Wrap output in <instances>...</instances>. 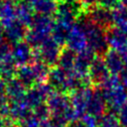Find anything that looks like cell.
<instances>
[{
	"mask_svg": "<svg viewBox=\"0 0 127 127\" xmlns=\"http://www.w3.org/2000/svg\"><path fill=\"white\" fill-rule=\"evenodd\" d=\"M55 20L51 16L36 14L26 36V42L33 48L38 49L52 36Z\"/></svg>",
	"mask_w": 127,
	"mask_h": 127,
	"instance_id": "1",
	"label": "cell"
},
{
	"mask_svg": "<svg viewBox=\"0 0 127 127\" xmlns=\"http://www.w3.org/2000/svg\"><path fill=\"white\" fill-rule=\"evenodd\" d=\"M78 23L84 30L87 46L95 53V55L103 57L109 50L106 40V30L93 23L86 15L80 18Z\"/></svg>",
	"mask_w": 127,
	"mask_h": 127,
	"instance_id": "2",
	"label": "cell"
},
{
	"mask_svg": "<svg viewBox=\"0 0 127 127\" xmlns=\"http://www.w3.org/2000/svg\"><path fill=\"white\" fill-rule=\"evenodd\" d=\"M61 52V46L56 43L52 37H50L40 48L34 49L33 61H42L49 66H52L57 64Z\"/></svg>",
	"mask_w": 127,
	"mask_h": 127,
	"instance_id": "3",
	"label": "cell"
},
{
	"mask_svg": "<svg viewBox=\"0 0 127 127\" xmlns=\"http://www.w3.org/2000/svg\"><path fill=\"white\" fill-rule=\"evenodd\" d=\"M100 89L110 112H118L127 103V92L122 83L112 87Z\"/></svg>",
	"mask_w": 127,
	"mask_h": 127,
	"instance_id": "4",
	"label": "cell"
},
{
	"mask_svg": "<svg viewBox=\"0 0 127 127\" xmlns=\"http://www.w3.org/2000/svg\"><path fill=\"white\" fill-rule=\"evenodd\" d=\"M94 58H95V53L89 47L85 48L83 51L76 54L72 72L77 78H79L82 81L91 83L88 77V69Z\"/></svg>",
	"mask_w": 127,
	"mask_h": 127,
	"instance_id": "5",
	"label": "cell"
},
{
	"mask_svg": "<svg viewBox=\"0 0 127 127\" xmlns=\"http://www.w3.org/2000/svg\"><path fill=\"white\" fill-rule=\"evenodd\" d=\"M93 90L94 89L90 86H82L70 93V103L75 111L77 119L85 115L88 104L93 95Z\"/></svg>",
	"mask_w": 127,
	"mask_h": 127,
	"instance_id": "6",
	"label": "cell"
},
{
	"mask_svg": "<svg viewBox=\"0 0 127 127\" xmlns=\"http://www.w3.org/2000/svg\"><path fill=\"white\" fill-rule=\"evenodd\" d=\"M110 75V72L106 66V64L102 57L96 56L89 65L88 77L91 83L95 85H101Z\"/></svg>",
	"mask_w": 127,
	"mask_h": 127,
	"instance_id": "7",
	"label": "cell"
},
{
	"mask_svg": "<svg viewBox=\"0 0 127 127\" xmlns=\"http://www.w3.org/2000/svg\"><path fill=\"white\" fill-rule=\"evenodd\" d=\"M65 45L67 49L74 52L75 54L80 53L81 51H83L85 48L88 47L84 30L78 22L72 27Z\"/></svg>",
	"mask_w": 127,
	"mask_h": 127,
	"instance_id": "8",
	"label": "cell"
},
{
	"mask_svg": "<svg viewBox=\"0 0 127 127\" xmlns=\"http://www.w3.org/2000/svg\"><path fill=\"white\" fill-rule=\"evenodd\" d=\"M34 49L26 42L21 41L12 46V58L16 65L23 66L33 62Z\"/></svg>",
	"mask_w": 127,
	"mask_h": 127,
	"instance_id": "9",
	"label": "cell"
},
{
	"mask_svg": "<svg viewBox=\"0 0 127 127\" xmlns=\"http://www.w3.org/2000/svg\"><path fill=\"white\" fill-rule=\"evenodd\" d=\"M86 16L93 23L97 24L98 26L102 27L105 30H107L108 28L113 26L111 10L107 9L105 7L96 5V6L92 7V8H90L89 10H87Z\"/></svg>",
	"mask_w": 127,
	"mask_h": 127,
	"instance_id": "10",
	"label": "cell"
},
{
	"mask_svg": "<svg viewBox=\"0 0 127 127\" xmlns=\"http://www.w3.org/2000/svg\"><path fill=\"white\" fill-rule=\"evenodd\" d=\"M106 40L108 47L118 53L127 49V35L118 27H110L106 30Z\"/></svg>",
	"mask_w": 127,
	"mask_h": 127,
	"instance_id": "11",
	"label": "cell"
},
{
	"mask_svg": "<svg viewBox=\"0 0 127 127\" xmlns=\"http://www.w3.org/2000/svg\"><path fill=\"white\" fill-rule=\"evenodd\" d=\"M27 33V26L17 19L4 27V39H6L9 43L16 44L18 42L24 41V39H26Z\"/></svg>",
	"mask_w": 127,
	"mask_h": 127,
	"instance_id": "12",
	"label": "cell"
},
{
	"mask_svg": "<svg viewBox=\"0 0 127 127\" xmlns=\"http://www.w3.org/2000/svg\"><path fill=\"white\" fill-rule=\"evenodd\" d=\"M106 109H107V104L103 97L102 91L100 88L96 87L93 90V95L88 104L86 112H87V114H90L99 119L105 113Z\"/></svg>",
	"mask_w": 127,
	"mask_h": 127,
	"instance_id": "13",
	"label": "cell"
},
{
	"mask_svg": "<svg viewBox=\"0 0 127 127\" xmlns=\"http://www.w3.org/2000/svg\"><path fill=\"white\" fill-rule=\"evenodd\" d=\"M32 113V108L26 103L25 99L10 101V114L9 117L13 122H22L29 117Z\"/></svg>",
	"mask_w": 127,
	"mask_h": 127,
	"instance_id": "14",
	"label": "cell"
},
{
	"mask_svg": "<svg viewBox=\"0 0 127 127\" xmlns=\"http://www.w3.org/2000/svg\"><path fill=\"white\" fill-rule=\"evenodd\" d=\"M103 60L106 64V66L110 74L118 75L125 68V64L120 56V54L114 50L109 49L107 53L103 56Z\"/></svg>",
	"mask_w": 127,
	"mask_h": 127,
	"instance_id": "15",
	"label": "cell"
},
{
	"mask_svg": "<svg viewBox=\"0 0 127 127\" xmlns=\"http://www.w3.org/2000/svg\"><path fill=\"white\" fill-rule=\"evenodd\" d=\"M27 89L28 88L17 77H14L6 82V95L9 101L23 99Z\"/></svg>",
	"mask_w": 127,
	"mask_h": 127,
	"instance_id": "16",
	"label": "cell"
},
{
	"mask_svg": "<svg viewBox=\"0 0 127 127\" xmlns=\"http://www.w3.org/2000/svg\"><path fill=\"white\" fill-rule=\"evenodd\" d=\"M16 15L17 20H19L25 26H30L35 17V11L31 4L24 0H21L16 4Z\"/></svg>",
	"mask_w": 127,
	"mask_h": 127,
	"instance_id": "17",
	"label": "cell"
},
{
	"mask_svg": "<svg viewBox=\"0 0 127 127\" xmlns=\"http://www.w3.org/2000/svg\"><path fill=\"white\" fill-rule=\"evenodd\" d=\"M73 26L74 25H68V24H65L63 22L55 21V26H54L51 37L60 46H64L66 44V40H67L68 35H69Z\"/></svg>",
	"mask_w": 127,
	"mask_h": 127,
	"instance_id": "18",
	"label": "cell"
},
{
	"mask_svg": "<svg viewBox=\"0 0 127 127\" xmlns=\"http://www.w3.org/2000/svg\"><path fill=\"white\" fill-rule=\"evenodd\" d=\"M16 77L27 88H30V87L34 86L35 84H37L36 74H35L34 68L31 64L23 65V66H19V68L17 69V72H16Z\"/></svg>",
	"mask_w": 127,
	"mask_h": 127,
	"instance_id": "19",
	"label": "cell"
},
{
	"mask_svg": "<svg viewBox=\"0 0 127 127\" xmlns=\"http://www.w3.org/2000/svg\"><path fill=\"white\" fill-rule=\"evenodd\" d=\"M59 3V0H38L33 5V8L36 14L52 16L57 13Z\"/></svg>",
	"mask_w": 127,
	"mask_h": 127,
	"instance_id": "20",
	"label": "cell"
},
{
	"mask_svg": "<svg viewBox=\"0 0 127 127\" xmlns=\"http://www.w3.org/2000/svg\"><path fill=\"white\" fill-rule=\"evenodd\" d=\"M75 58H76V54L74 52L70 51L67 48L62 49V52H61V55L59 57L57 64L59 67H61L64 71L71 72L73 70Z\"/></svg>",
	"mask_w": 127,
	"mask_h": 127,
	"instance_id": "21",
	"label": "cell"
},
{
	"mask_svg": "<svg viewBox=\"0 0 127 127\" xmlns=\"http://www.w3.org/2000/svg\"><path fill=\"white\" fill-rule=\"evenodd\" d=\"M17 72V65L13 61V58H6L0 60V78L6 82L15 77Z\"/></svg>",
	"mask_w": 127,
	"mask_h": 127,
	"instance_id": "22",
	"label": "cell"
},
{
	"mask_svg": "<svg viewBox=\"0 0 127 127\" xmlns=\"http://www.w3.org/2000/svg\"><path fill=\"white\" fill-rule=\"evenodd\" d=\"M16 19H17L16 4H13L4 0V2L0 6V22L5 27L8 24L15 21Z\"/></svg>",
	"mask_w": 127,
	"mask_h": 127,
	"instance_id": "23",
	"label": "cell"
},
{
	"mask_svg": "<svg viewBox=\"0 0 127 127\" xmlns=\"http://www.w3.org/2000/svg\"><path fill=\"white\" fill-rule=\"evenodd\" d=\"M112 15V24L115 27L122 29L127 26V7L123 4H119L113 9H111Z\"/></svg>",
	"mask_w": 127,
	"mask_h": 127,
	"instance_id": "24",
	"label": "cell"
},
{
	"mask_svg": "<svg viewBox=\"0 0 127 127\" xmlns=\"http://www.w3.org/2000/svg\"><path fill=\"white\" fill-rule=\"evenodd\" d=\"M120 125L121 124L119 122L117 114L109 111L107 113H104L98 119L97 127H120Z\"/></svg>",
	"mask_w": 127,
	"mask_h": 127,
	"instance_id": "25",
	"label": "cell"
},
{
	"mask_svg": "<svg viewBox=\"0 0 127 127\" xmlns=\"http://www.w3.org/2000/svg\"><path fill=\"white\" fill-rule=\"evenodd\" d=\"M34 115L41 121H45V120H49L51 117V111L48 107V105L46 103H42L39 106L35 107L34 109Z\"/></svg>",
	"mask_w": 127,
	"mask_h": 127,
	"instance_id": "26",
	"label": "cell"
},
{
	"mask_svg": "<svg viewBox=\"0 0 127 127\" xmlns=\"http://www.w3.org/2000/svg\"><path fill=\"white\" fill-rule=\"evenodd\" d=\"M12 57V45L6 39L0 40V60Z\"/></svg>",
	"mask_w": 127,
	"mask_h": 127,
	"instance_id": "27",
	"label": "cell"
},
{
	"mask_svg": "<svg viewBox=\"0 0 127 127\" xmlns=\"http://www.w3.org/2000/svg\"><path fill=\"white\" fill-rule=\"evenodd\" d=\"M40 124H41V120H39L34 115V113L31 114L26 119H24L22 122H20L21 127H39Z\"/></svg>",
	"mask_w": 127,
	"mask_h": 127,
	"instance_id": "28",
	"label": "cell"
},
{
	"mask_svg": "<svg viewBox=\"0 0 127 127\" xmlns=\"http://www.w3.org/2000/svg\"><path fill=\"white\" fill-rule=\"evenodd\" d=\"M80 119L82 120V122L84 123V125L86 127H97V125H98L97 118L90 115V114H85Z\"/></svg>",
	"mask_w": 127,
	"mask_h": 127,
	"instance_id": "29",
	"label": "cell"
},
{
	"mask_svg": "<svg viewBox=\"0 0 127 127\" xmlns=\"http://www.w3.org/2000/svg\"><path fill=\"white\" fill-rule=\"evenodd\" d=\"M118 119L121 125H123L124 127L127 126V103L118 111Z\"/></svg>",
	"mask_w": 127,
	"mask_h": 127,
	"instance_id": "30",
	"label": "cell"
},
{
	"mask_svg": "<svg viewBox=\"0 0 127 127\" xmlns=\"http://www.w3.org/2000/svg\"><path fill=\"white\" fill-rule=\"evenodd\" d=\"M120 1L121 0H98V5L99 6H102V7H105L107 9H113L114 7H116L117 5L120 4Z\"/></svg>",
	"mask_w": 127,
	"mask_h": 127,
	"instance_id": "31",
	"label": "cell"
},
{
	"mask_svg": "<svg viewBox=\"0 0 127 127\" xmlns=\"http://www.w3.org/2000/svg\"><path fill=\"white\" fill-rule=\"evenodd\" d=\"M81 6L83 9H86V10H89L90 8L94 7L97 5L98 3V0H79Z\"/></svg>",
	"mask_w": 127,
	"mask_h": 127,
	"instance_id": "32",
	"label": "cell"
},
{
	"mask_svg": "<svg viewBox=\"0 0 127 127\" xmlns=\"http://www.w3.org/2000/svg\"><path fill=\"white\" fill-rule=\"evenodd\" d=\"M66 127H86V126L84 125L82 120L79 118V119H75V120H72L71 122H69Z\"/></svg>",
	"mask_w": 127,
	"mask_h": 127,
	"instance_id": "33",
	"label": "cell"
},
{
	"mask_svg": "<svg viewBox=\"0 0 127 127\" xmlns=\"http://www.w3.org/2000/svg\"><path fill=\"white\" fill-rule=\"evenodd\" d=\"M13 121H9L8 118H3L0 116V127H10Z\"/></svg>",
	"mask_w": 127,
	"mask_h": 127,
	"instance_id": "34",
	"label": "cell"
},
{
	"mask_svg": "<svg viewBox=\"0 0 127 127\" xmlns=\"http://www.w3.org/2000/svg\"><path fill=\"white\" fill-rule=\"evenodd\" d=\"M39 127H53V125L50 122V120H45V121H41V124Z\"/></svg>",
	"mask_w": 127,
	"mask_h": 127,
	"instance_id": "35",
	"label": "cell"
},
{
	"mask_svg": "<svg viewBox=\"0 0 127 127\" xmlns=\"http://www.w3.org/2000/svg\"><path fill=\"white\" fill-rule=\"evenodd\" d=\"M60 2H64V3H67V4H77L80 3L79 0H59Z\"/></svg>",
	"mask_w": 127,
	"mask_h": 127,
	"instance_id": "36",
	"label": "cell"
},
{
	"mask_svg": "<svg viewBox=\"0 0 127 127\" xmlns=\"http://www.w3.org/2000/svg\"><path fill=\"white\" fill-rule=\"evenodd\" d=\"M4 38V26L0 22V40Z\"/></svg>",
	"mask_w": 127,
	"mask_h": 127,
	"instance_id": "37",
	"label": "cell"
},
{
	"mask_svg": "<svg viewBox=\"0 0 127 127\" xmlns=\"http://www.w3.org/2000/svg\"><path fill=\"white\" fill-rule=\"evenodd\" d=\"M24 1H26V2H28L29 4H31V5L33 6V5H34V4H35V3H36V2L38 1V0H24Z\"/></svg>",
	"mask_w": 127,
	"mask_h": 127,
	"instance_id": "38",
	"label": "cell"
},
{
	"mask_svg": "<svg viewBox=\"0 0 127 127\" xmlns=\"http://www.w3.org/2000/svg\"><path fill=\"white\" fill-rule=\"evenodd\" d=\"M121 4H123L124 6L127 7V0H121Z\"/></svg>",
	"mask_w": 127,
	"mask_h": 127,
	"instance_id": "39",
	"label": "cell"
},
{
	"mask_svg": "<svg viewBox=\"0 0 127 127\" xmlns=\"http://www.w3.org/2000/svg\"><path fill=\"white\" fill-rule=\"evenodd\" d=\"M125 127H127V126H125Z\"/></svg>",
	"mask_w": 127,
	"mask_h": 127,
	"instance_id": "40",
	"label": "cell"
}]
</instances>
